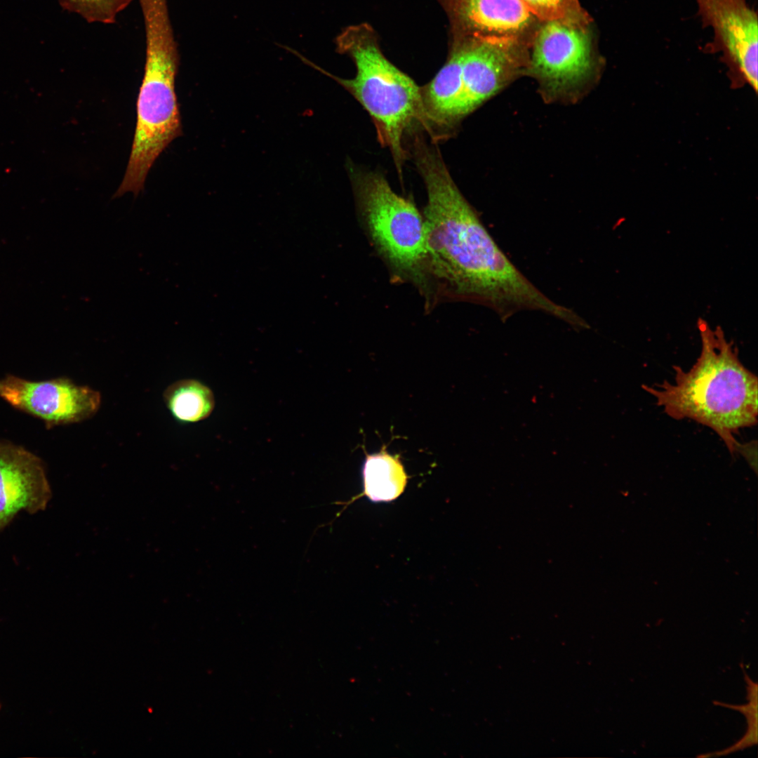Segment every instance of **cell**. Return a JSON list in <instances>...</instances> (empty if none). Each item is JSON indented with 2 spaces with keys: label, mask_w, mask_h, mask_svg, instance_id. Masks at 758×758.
I'll list each match as a JSON object with an SVG mask.
<instances>
[{
  "label": "cell",
  "mask_w": 758,
  "mask_h": 758,
  "mask_svg": "<svg viewBox=\"0 0 758 758\" xmlns=\"http://www.w3.org/2000/svg\"><path fill=\"white\" fill-rule=\"evenodd\" d=\"M413 152L425 182L427 258L433 271L461 295L492 307L506 319L521 310L555 317L563 308L509 260L453 182L437 148L416 137Z\"/></svg>",
  "instance_id": "cell-1"
},
{
  "label": "cell",
  "mask_w": 758,
  "mask_h": 758,
  "mask_svg": "<svg viewBox=\"0 0 758 758\" xmlns=\"http://www.w3.org/2000/svg\"><path fill=\"white\" fill-rule=\"evenodd\" d=\"M698 326L701 351L692 367L685 371L674 366V383L642 388L673 419H691L712 429L731 455L741 454L756 470L753 444H740L735 434L757 423V377L740 361L720 327L712 331L700 319Z\"/></svg>",
  "instance_id": "cell-2"
},
{
  "label": "cell",
  "mask_w": 758,
  "mask_h": 758,
  "mask_svg": "<svg viewBox=\"0 0 758 758\" xmlns=\"http://www.w3.org/2000/svg\"><path fill=\"white\" fill-rule=\"evenodd\" d=\"M335 44L338 52L352 58L357 69L354 78L337 80L368 113L378 141L389 148L401 175L406 159L405 131L415 121L427 131L421 88L385 56L368 23L345 28Z\"/></svg>",
  "instance_id": "cell-3"
},
{
  "label": "cell",
  "mask_w": 758,
  "mask_h": 758,
  "mask_svg": "<svg viewBox=\"0 0 758 758\" xmlns=\"http://www.w3.org/2000/svg\"><path fill=\"white\" fill-rule=\"evenodd\" d=\"M145 65L137 99V121L124 177L113 195L135 197L143 189L149 170L166 147L182 134L175 81L178 49L145 50Z\"/></svg>",
  "instance_id": "cell-4"
},
{
  "label": "cell",
  "mask_w": 758,
  "mask_h": 758,
  "mask_svg": "<svg viewBox=\"0 0 758 758\" xmlns=\"http://www.w3.org/2000/svg\"><path fill=\"white\" fill-rule=\"evenodd\" d=\"M593 21H540L531 39L526 74L549 101H573L595 81L604 61Z\"/></svg>",
  "instance_id": "cell-5"
},
{
  "label": "cell",
  "mask_w": 758,
  "mask_h": 758,
  "mask_svg": "<svg viewBox=\"0 0 758 758\" xmlns=\"http://www.w3.org/2000/svg\"><path fill=\"white\" fill-rule=\"evenodd\" d=\"M354 185L378 248L395 268L416 275L427 259L424 218L411 201L392 190L381 174L359 173Z\"/></svg>",
  "instance_id": "cell-6"
},
{
  "label": "cell",
  "mask_w": 758,
  "mask_h": 758,
  "mask_svg": "<svg viewBox=\"0 0 758 758\" xmlns=\"http://www.w3.org/2000/svg\"><path fill=\"white\" fill-rule=\"evenodd\" d=\"M530 44L514 38L449 37L448 50L458 60L463 84L460 120L526 74Z\"/></svg>",
  "instance_id": "cell-7"
},
{
  "label": "cell",
  "mask_w": 758,
  "mask_h": 758,
  "mask_svg": "<svg viewBox=\"0 0 758 758\" xmlns=\"http://www.w3.org/2000/svg\"><path fill=\"white\" fill-rule=\"evenodd\" d=\"M0 397L14 408L40 418L47 427L78 423L91 418L101 405V395L67 378L30 381L14 375L0 379Z\"/></svg>",
  "instance_id": "cell-8"
},
{
  "label": "cell",
  "mask_w": 758,
  "mask_h": 758,
  "mask_svg": "<svg viewBox=\"0 0 758 758\" xmlns=\"http://www.w3.org/2000/svg\"><path fill=\"white\" fill-rule=\"evenodd\" d=\"M703 28L712 29L707 51L722 54L731 69L757 90L758 20L747 0H694Z\"/></svg>",
  "instance_id": "cell-9"
},
{
  "label": "cell",
  "mask_w": 758,
  "mask_h": 758,
  "mask_svg": "<svg viewBox=\"0 0 758 758\" xmlns=\"http://www.w3.org/2000/svg\"><path fill=\"white\" fill-rule=\"evenodd\" d=\"M449 37L514 38L531 41L540 22L521 0H437Z\"/></svg>",
  "instance_id": "cell-10"
},
{
  "label": "cell",
  "mask_w": 758,
  "mask_h": 758,
  "mask_svg": "<svg viewBox=\"0 0 758 758\" xmlns=\"http://www.w3.org/2000/svg\"><path fill=\"white\" fill-rule=\"evenodd\" d=\"M51 498L43 461L20 446L0 440V531L21 512L44 511Z\"/></svg>",
  "instance_id": "cell-11"
},
{
  "label": "cell",
  "mask_w": 758,
  "mask_h": 758,
  "mask_svg": "<svg viewBox=\"0 0 758 758\" xmlns=\"http://www.w3.org/2000/svg\"><path fill=\"white\" fill-rule=\"evenodd\" d=\"M364 493L373 503L390 502L404 491L408 477L399 456L384 448L367 454L362 469Z\"/></svg>",
  "instance_id": "cell-12"
},
{
  "label": "cell",
  "mask_w": 758,
  "mask_h": 758,
  "mask_svg": "<svg viewBox=\"0 0 758 758\" xmlns=\"http://www.w3.org/2000/svg\"><path fill=\"white\" fill-rule=\"evenodd\" d=\"M165 405L178 421L196 423L212 413L215 399L211 390L194 379H182L171 384L164 392Z\"/></svg>",
  "instance_id": "cell-13"
},
{
  "label": "cell",
  "mask_w": 758,
  "mask_h": 758,
  "mask_svg": "<svg viewBox=\"0 0 758 758\" xmlns=\"http://www.w3.org/2000/svg\"><path fill=\"white\" fill-rule=\"evenodd\" d=\"M134 0H59L66 11L89 23L113 24L119 14Z\"/></svg>",
  "instance_id": "cell-14"
},
{
  "label": "cell",
  "mask_w": 758,
  "mask_h": 758,
  "mask_svg": "<svg viewBox=\"0 0 758 758\" xmlns=\"http://www.w3.org/2000/svg\"><path fill=\"white\" fill-rule=\"evenodd\" d=\"M540 21L568 20L590 22L593 19L579 0H521Z\"/></svg>",
  "instance_id": "cell-15"
}]
</instances>
